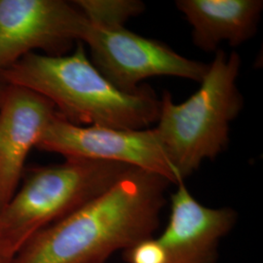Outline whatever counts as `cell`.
Instances as JSON below:
<instances>
[{"mask_svg": "<svg viewBox=\"0 0 263 263\" xmlns=\"http://www.w3.org/2000/svg\"><path fill=\"white\" fill-rule=\"evenodd\" d=\"M1 95H2V91H1V89H0V101H1Z\"/></svg>", "mask_w": 263, "mask_h": 263, "instance_id": "obj_14", "label": "cell"}, {"mask_svg": "<svg viewBox=\"0 0 263 263\" xmlns=\"http://www.w3.org/2000/svg\"><path fill=\"white\" fill-rule=\"evenodd\" d=\"M121 163L66 159L30 170L0 210V253L13 258L38 232L104 193L132 170Z\"/></svg>", "mask_w": 263, "mask_h": 263, "instance_id": "obj_4", "label": "cell"}, {"mask_svg": "<svg viewBox=\"0 0 263 263\" xmlns=\"http://www.w3.org/2000/svg\"><path fill=\"white\" fill-rule=\"evenodd\" d=\"M176 6L192 28V40L204 52H215L221 42L237 47L256 33L261 0H178Z\"/></svg>", "mask_w": 263, "mask_h": 263, "instance_id": "obj_10", "label": "cell"}, {"mask_svg": "<svg viewBox=\"0 0 263 263\" xmlns=\"http://www.w3.org/2000/svg\"><path fill=\"white\" fill-rule=\"evenodd\" d=\"M12 259L13 258L8 257V256L0 253V263H11L12 262Z\"/></svg>", "mask_w": 263, "mask_h": 263, "instance_id": "obj_13", "label": "cell"}, {"mask_svg": "<svg viewBox=\"0 0 263 263\" xmlns=\"http://www.w3.org/2000/svg\"><path fill=\"white\" fill-rule=\"evenodd\" d=\"M170 184L159 175L132 170L29 239L11 263H104L116 251L153 236Z\"/></svg>", "mask_w": 263, "mask_h": 263, "instance_id": "obj_1", "label": "cell"}, {"mask_svg": "<svg viewBox=\"0 0 263 263\" xmlns=\"http://www.w3.org/2000/svg\"><path fill=\"white\" fill-rule=\"evenodd\" d=\"M92 63L116 88L136 93L142 80L174 76L201 82L209 65L178 54L166 44L143 37L123 26L105 27L90 23L83 40Z\"/></svg>", "mask_w": 263, "mask_h": 263, "instance_id": "obj_5", "label": "cell"}, {"mask_svg": "<svg viewBox=\"0 0 263 263\" xmlns=\"http://www.w3.org/2000/svg\"><path fill=\"white\" fill-rule=\"evenodd\" d=\"M177 185L171 195L168 224L158 237L169 263H214L218 242L235 224L236 212L206 207L192 196L184 181Z\"/></svg>", "mask_w": 263, "mask_h": 263, "instance_id": "obj_9", "label": "cell"}, {"mask_svg": "<svg viewBox=\"0 0 263 263\" xmlns=\"http://www.w3.org/2000/svg\"><path fill=\"white\" fill-rule=\"evenodd\" d=\"M90 22L73 2L0 0V72L41 49L63 56L82 42Z\"/></svg>", "mask_w": 263, "mask_h": 263, "instance_id": "obj_7", "label": "cell"}, {"mask_svg": "<svg viewBox=\"0 0 263 263\" xmlns=\"http://www.w3.org/2000/svg\"><path fill=\"white\" fill-rule=\"evenodd\" d=\"M0 77L43 96L76 125L142 130L159 114L160 99L151 89L141 86L136 93H126L116 88L88 59L82 42L70 55L28 54Z\"/></svg>", "mask_w": 263, "mask_h": 263, "instance_id": "obj_2", "label": "cell"}, {"mask_svg": "<svg viewBox=\"0 0 263 263\" xmlns=\"http://www.w3.org/2000/svg\"><path fill=\"white\" fill-rule=\"evenodd\" d=\"M73 3L91 24L105 27H125L128 20L144 10V4L137 0H77Z\"/></svg>", "mask_w": 263, "mask_h": 263, "instance_id": "obj_11", "label": "cell"}, {"mask_svg": "<svg viewBox=\"0 0 263 263\" xmlns=\"http://www.w3.org/2000/svg\"><path fill=\"white\" fill-rule=\"evenodd\" d=\"M240 68L238 53L217 50L200 88L185 102L176 104L163 92L155 130L180 180L227 149L230 125L244 107L236 83Z\"/></svg>", "mask_w": 263, "mask_h": 263, "instance_id": "obj_3", "label": "cell"}, {"mask_svg": "<svg viewBox=\"0 0 263 263\" xmlns=\"http://www.w3.org/2000/svg\"><path fill=\"white\" fill-rule=\"evenodd\" d=\"M55 105L27 88L9 85L0 101V210L18 190L29 151L36 147Z\"/></svg>", "mask_w": 263, "mask_h": 263, "instance_id": "obj_8", "label": "cell"}, {"mask_svg": "<svg viewBox=\"0 0 263 263\" xmlns=\"http://www.w3.org/2000/svg\"><path fill=\"white\" fill-rule=\"evenodd\" d=\"M36 147L61 154L66 159L121 163L159 175L174 184L183 181L171 164L155 128L126 130L81 126L67 121L58 112Z\"/></svg>", "mask_w": 263, "mask_h": 263, "instance_id": "obj_6", "label": "cell"}, {"mask_svg": "<svg viewBox=\"0 0 263 263\" xmlns=\"http://www.w3.org/2000/svg\"><path fill=\"white\" fill-rule=\"evenodd\" d=\"M127 263H169V257L158 238L148 237L124 251Z\"/></svg>", "mask_w": 263, "mask_h": 263, "instance_id": "obj_12", "label": "cell"}]
</instances>
